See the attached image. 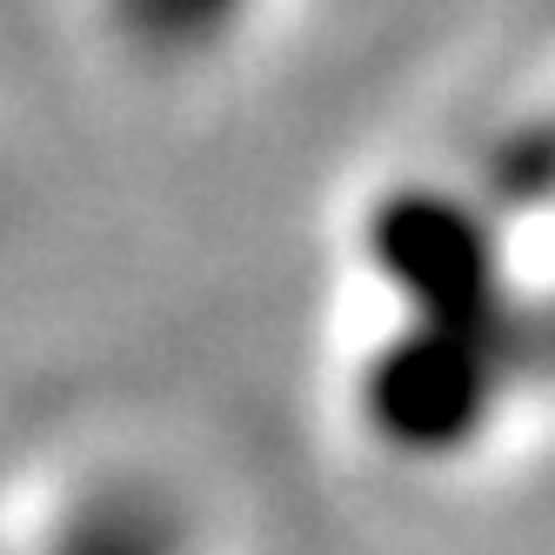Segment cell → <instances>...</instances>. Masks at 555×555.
<instances>
[{
    "label": "cell",
    "instance_id": "obj_1",
    "mask_svg": "<svg viewBox=\"0 0 555 555\" xmlns=\"http://www.w3.org/2000/svg\"><path fill=\"white\" fill-rule=\"evenodd\" d=\"M282 0H88L94 34L134 74L154 81H202L215 67H234Z\"/></svg>",
    "mask_w": 555,
    "mask_h": 555
}]
</instances>
